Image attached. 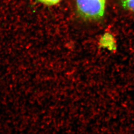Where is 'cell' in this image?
<instances>
[{
    "instance_id": "obj_1",
    "label": "cell",
    "mask_w": 134,
    "mask_h": 134,
    "mask_svg": "<svg viewBox=\"0 0 134 134\" xmlns=\"http://www.w3.org/2000/svg\"><path fill=\"white\" fill-rule=\"evenodd\" d=\"M106 0H76L79 15L84 19L98 20L104 15Z\"/></svg>"
},
{
    "instance_id": "obj_2",
    "label": "cell",
    "mask_w": 134,
    "mask_h": 134,
    "mask_svg": "<svg viewBox=\"0 0 134 134\" xmlns=\"http://www.w3.org/2000/svg\"><path fill=\"white\" fill-rule=\"evenodd\" d=\"M99 47L110 51L115 52L117 50V43L114 36L109 32L103 34L99 39Z\"/></svg>"
},
{
    "instance_id": "obj_3",
    "label": "cell",
    "mask_w": 134,
    "mask_h": 134,
    "mask_svg": "<svg viewBox=\"0 0 134 134\" xmlns=\"http://www.w3.org/2000/svg\"><path fill=\"white\" fill-rule=\"evenodd\" d=\"M121 2L124 8L134 13V0H121Z\"/></svg>"
},
{
    "instance_id": "obj_4",
    "label": "cell",
    "mask_w": 134,
    "mask_h": 134,
    "mask_svg": "<svg viewBox=\"0 0 134 134\" xmlns=\"http://www.w3.org/2000/svg\"><path fill=\"white\" fill-rule=\"evenodd\" d=\"M38 2L42 4L43 5H46L48 6H51L56 5L61 0H36Z\"/></svg>"
}]
</instances>
